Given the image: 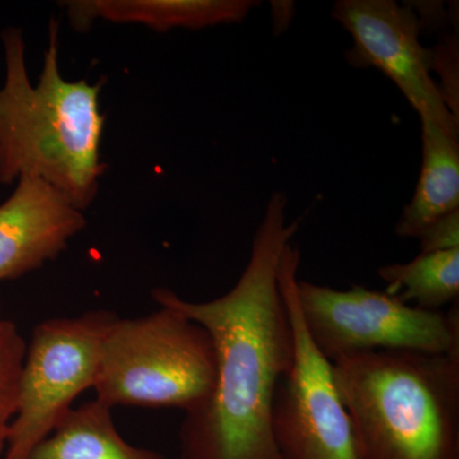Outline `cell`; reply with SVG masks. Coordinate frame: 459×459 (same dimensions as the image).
<instances>
[{
  "label": "cell",
  "mask_w": 459,
  "mask_h": 459,
  "mask_svg": "<svg viewBox=\"0 0 459 459\" xmlns=\"http://www.w3.org/2000/svg\"><path fill=\"white\" fill-rule=\"evenodd\" d=\"M287 198L268 199L246 270L237 285L210 301L186 300L155 289L153 300L195 320L212 337L216 385L199 409L186 413L180 459H282L272 430L281 380L294 362V329L281 292V256L299 221L286 222Z\"/></svg>",
  "instance_id": "6da1fadb"
},
{
  "label": "cell",
  "mask_w": 459,
  "mask_h": 459,
  "mask_svg": "<svg viewBox=\"0 0 459 459\" xmlns=\"http://www.w3.org/2000/svg\"><path fill=\"white\" fill-rule=\"evenodd\" d=\"M5 80L0 86V183L35 177L84 211L98 195L105 115L102 82L65 80L59 68V23L51 20L39 82L30 81L23 33H2Z\"/></svg>",
  "instance_id": "7a4b0ae2"
},
{
  "label": "cell",
  "mask_w": 459,
  "mask_h": 459,
  "mask_svg": "<svg viewBox=\"0 0 459 459\" xmlns=\"http://www.w3.org/2000/svg\"><path fill=\"white\" fill-rule=\"evenodd\" d=\"M332 365L358 459H459V352L373 351Z\"/></svg>",
  "instance_id": "3957f363"
},
{
  "label": "cell",
  "mask_w": 459,
  "mask_h": 459,
  "mask_svg": "<svg viewBox=\"0 0 459 459\" xmlns=\"http://www.w3.org/2000/svg\"><path fill=\"white\" fill-rule=\"evenodd\" d=\"M141 318L117 316L102 346L96 400L147 409H199L212 394L217 355L197 322L165 305Z\"/></svg>",
  "instance_id": "277c9868"
},
{
  "label": "cell",
  "mask_w": 459,
  "mask_h": 459,
  "mask_svg": "<svg viewBox=\"0 0 459 459\" xmlns=\"http://www.w3.org/2000/svg\"><path fill=\"white\" fill-rule=\"evenodd\" d=\"M296 295L307 333L331 362L373 351L459 352L458 304L446 314L429 312L362 286L336 290L299 279Z\"/></svg>",
  "instance_id": "5b68a950"
},
{
  "label": "cell",
  "mask_w": 459,
  "mask_h": 459,
  "mask_svg": "<svg viewBox=\"0 0 459 459\" xmlns=\"http://www.w3.org/2000/svg\"><path fill=\"white\" fill-rule=\"evenodd\" d=\"M117 318L113 312L92 310L74 318L47 319L33 328L3 458L30 459L71 412L75 398L93 389L105 337Z\"/></svg>",
  "instance_id": "8992f818"
},
{
  "label": "cell",
  "mask_w": 459,
  "mask_h": 459,
  "mask_svg": "<svg viewBox=\"0 0 459 459\" xmlns=\"http://www.w3.org/2000/svg\"><path fill=\"white\" fill-rule=\"evenodd\" d=\"M300 253L287 246L279 283L292 329L294 362L279 385L272 430L282 459H358L351 422L333 376V365L305 328L296 295Z\"/></svg>",
  "instance_id": "52a82bcc"
},
{
  "label": "cell",
  "mask_w": 459,
  "mask_h": 459,
  "mask_svg": "<svg viewBox=\"0 0 459 459\" xmlns=\"http://www.w3.org/2000/svg\"><path fill=\"white\" fill-rule=\"evenodd\" d=\"M332 17L351 35L352 48L346 53L350 65L382 72L420 119L459 140V119L443 101L434 81L429 49L420 40L422 22L412 5L394 0H340Z\"/></svg>",
  "instance_id": "ba28073f"
},
{
  "label": "cell",
  "mask_w": 459,
  "mask_h": 459,
  "mask_svg": "<svg viewBox=\"0 0 459 459\" xmlns=\"http://www.w3.org/2000/svg\"><path fill=\"white\" fill-rule=\"evenodd\" d=\"M86 225L83 211L60 190L39 178H20L0 204V282L54 261Z\"/></svg>",
  "instance_id": "9c48e42d"
},
{
  "label": "cell",
  "mask_w": 459,
  "mask_h": 459,
  "mask_svg": "<svg viewBox=\"0 0 459 459\" xmlns=\"http://www.w3.org/2000/svg\"><path fill=\"white\" fill-rule=\"evenodd\" d=\"M74 29L86 31L95 20L138 23L156 32L174 29L202 30L243 22L253 0H81L65 2Z\"/></svg>",
  "instance_id": "30bf717a"
},
{
  "label": "cell",
  "mask_w": 459,
  "mask_h": 459,
  "mask_svg": "<svg viewBox=\"0 0 459 459\" xmlns=\"http://www.w3.org/2000/svg\"><path fill=\"white\" fill-rule=\"evenodd\" d=\"M421 142L418 186L395 225L402 238H419L435 222L459 211V140L421 119Z\"/></svg>",
  "instance_id": "8fae6325"
},
{
  "label": "cell",
  "mask_w": 459,
  "mask_h": 459,
  "mask_svg": "<svg viewBox=\"0 0 459 459\" xmlns=\"http://www.w3.org/2000/svg\"><path fill=\"white\" fill-rule=\"evenodd\" d=\"M111 412L98 400L74 407L30 459H165L161 453L126 442Z\"/></svg>",
  "instance_id": "7c38bea8"
},
{
  "label": "cell",
  "mask_w": 459,
  "mask_h": 459,
  "mask_svg": "<svg viewBox=\"0 0 459 459\" xmlns=\"http://www.w3.org/2000/svg\"><path fill=\"white\" fill-rule=\"evenodd\" d=\"M377 274L386 282V294L407 305L415 301L418 309L437 312L458 303L459 247L420 253L409 263L379 268Z\"/></svg>",
  "instance_id": "4fadbf2b"
},
{
  "label": "cell",
  "mask_w": 459,
  "mask_h": 459,
  "mask_svg": "<svg viewBox=\"0 0 459 459\" xmlns=\"http://www.w3.org/2000/svg\"><path fill=\"white\" fill-rule=\"evenodd\" d=\"M26 350V341L17 325L0 318V455H4L7 449L9 431L17 412Z\"/></svg>",
  "instance_id": "5bb4252c"
},
{
  "label": "cell",
  "mask_w": 459,
  "mask_h": 459,
  "mask_svg": "<svg viewBox=\"0 0 459 459\" xmlns=\"http://www.w3.org/2000/svg\"><path fill=\"white\" fill-rule=\"evenodd\" d=\"M419 238L421 253L459 247V211L435 222Z\"/></svg>",
  "instance_id": "9a60e30c"
},
{
  "label": "cell",
  "mask_w": 459,
  "mask_h": 459,
  "mask_svg": "<svg viewBox=\"0 0 459 459\" xmlns=\"http://www.w3.org/2000/svg\"><path fill=\"white\" fill-rule=\"evenodd\" d=\"M2 459H4V458H2Z\"/></svg>",
  "instance_id": "2e32d148"
}]
</instances>
